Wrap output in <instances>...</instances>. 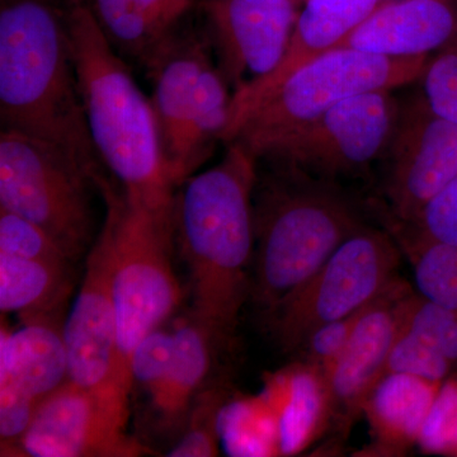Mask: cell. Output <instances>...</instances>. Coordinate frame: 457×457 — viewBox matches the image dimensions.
<instances>
[{"instance_id":"1","label":"cell","mask_w":457,"mask_h":457,"mask_svg":"<svg viewBox=\"0 0 457 457\" xmlns=\"http://www.w3.org/2000/svg\"><path fill=\"white\" fill-rule=\"evenodd\" d=\"M177 188L174 245L188 270L191 315L219 345L236 333L249 299L254 255L253 189L258 159L242 144Z\"/></svg>"},{"instance_id":"2","label":"cell","mask_w":457,"mask_h":457,"mask_svg":"<svg viewBox=\"0 0 457 457\" xmlns=\"http://www.w3.org/2000/svg\"><path fill=\"white\" fill-rule=\"evenodd\" d=\"M0 120L106 173L90 137L66 9L54 0H2Z\"/></svg>"},{"instance_id":"3","label":"cell","mask_w":457,"mask_h":457,"mask_svg":"<svg viewBox=\"0 0 457 457\" xmlns=\"http://www.w3.org/2000/svg\"><path fill=\"white\" fill-rule=\"evenodd\" d=\"M251 297L266 318L368 227L342 186L278 162L258 161Z\"/></svg>"},{"instance_id":"4","label":"cell","mask_w":457,"mask_h":457,"mask_svg":"<svg viewBox=\"0 0 457 457\" xmlns=\"http://www.w3.org/2000/svg\"><path fill=\"white\" fill-rule=\"evenodd\" d=\"M84 112L99 161L129 200L171 212V182L152 101L80 0L66 7Z\"/></svg>"},{"instance_id":"5","label":"cell","mask_w":457,"mask_h":457,"mask_svg":"<svg viewBox=\"0 0 457 457\" xmlns=\"http://www.w3.org/2000/svg\"><path fill=\"white\" fill-rule=\"evenodd\" d=\"M96 185L112 224L116 386L129 408L134 387L132 356L150 333L164 326L183 299L173 267V212H154L129 200L106 174L98 177Z\"/></svg>"},{"instance_id":"6","label":"cell","mask_w":457,"mask_h":457,"mask_svg":"<svg viewBox=\"0 0 457 457\" xmlns=\"http://www.w3.org/2000/svg\"><path fill=\"white\" fill-rule=\"evenodd\" d=\"M144 69L174 187L194 176L224 139L233 92L207 35L180 29Z\"/></svg>"},{"instance_id":"7","label":"cell","mask_w":457,"mask_h":457,"mask_svg":"<svg viewBox=\"0 0 457 457\" xmlns=\"http://www.w3.org/2000/svg\"><path fill=\"white\" fill-rule=\"evenodd\" d=\"M431 56L389 57L354 49L324 54L294 71L228 132L255 156L345 99L420 80Z\"/></svg>"},{"instance_id":"8","label":"cell","mask_w":457,"mask_h":457,"mask_svg":"<svg viewBox=\"0 0 457 457\" xmlns=\"http://www.w3.org/2000/svg\"><path fill=\"white\" fill-rule=\"evenodd\" d=\"M95 176L62 147L23 132L0 131V209L44 228L71 261L95 234Z\"/></svg>"},{"instance_id":"9","label":"cell","mask_w":457,"mask_h":457,"mask_svg":"<svg viewBox=\"0 0 457 457\" xmlns=\"http://www.w3.org/2000/svg\"><path fill=\"white\" fill-rule=\"evenodd\" d=\"M400 251L389 230L365 227L348 237L267 324L279 347L297 352L317 328L362 311L398 279Z\"/></svg>"},{"instance_id":"10","label":"cell","mask_w":457,"mask_h":457,"mask_svg":"<svg viewBox=\"0 0 457 457\" xmlns=\"http://www.w3.org/2000/svg\"><path fill=\"white\" fill-rule=\"evenodd\" d=\"M399 108L394 90L345 99L275 141L258 161L291 165L339 186L342 180L363 179L383 163Z\"/></svg>"},{"instance_id":"11","label":"cell","mask_w":457,"mask_h":457,"mask_svg":"<svg viewBox=\"0 0 457 457\" xmlns=\"http://www.w3.org/2000/svg\"><path fill=\"white\" fill-rule=\"evenodd\" d=\"M86 270L73 309L62 328L69 378L92 393L114 425L126 431L129 408L122 404L116 386L113 231L107 216L90 246Z\"/></svg>"},{"instance_id":"12","label":"cell","mask_w":457,"mask_h":457,"mask_svg":"<svg viewBox=\"0 0 457 457\" xmlns=\"http://www.w3.org/2000/svg\"><path fill=\"white\" fill-rule=\"evenodd\" d=\"M390 218L416 221L427 204L457 176V125L428 106L422 93L400 102L384 162Z\"/></svg>"},{"instance_id":"13","label":"cell","mask_w":457,"mask_h":457,"mask_svg":"<svg viewBox=\"0 0 457 457\" xmlns=\"http://www.w3.org/2000/svg\"><path fill=\"white\" fill-rule=\"evenodd\" d=\"M300 5L296 0H203L207 38L233 96L278 68Z\"/></svg>"},{"instance_id":"14","label":"cell","mask_w":457,"mask_h":457,"mask_svg":"<svg viewBox=\"0 0 457 457\" xmlns=\"http://www.w3.org/2000/svg\"><path fill=\"white\" fill-rule=\"evenodd\" d=\"M413 294L407 282L398 278L370 303L341 359L328 374L330 420L339 432L350 431L370 394L386 375L387 361L404 327Z\"/></svg>"},{"instance_id":"15","label":"cell","mask_w":457,"mask_h":457,"mask_svg":"<svg viewBox=\"0 0 457 457\" xmlns=\"http://www.w3.org/2000/svg\"><path fill=\"white\" fill-rule=\"evenodd\" d=\"M149 451L114 425L92 393L71 380L38 405L18 446L21 455L31 457H130Z\"/></svg>"},{"instance_id":"16","label":"cell","mask_w":457,"mask_h":457,"mask_svg":"<svg viewBox=\"0 0 457 457\" xmlns=\"http://www.w3.org/2000/svg\"><path fill=\"white\" fill-rule=\"evenodd\" d=\"M387 0H305L300 5L287 51L278 68L233 96L228 132L294 71L339 49L354 29ZM222 139V143H224Z\"/></svg>"},{"instance_id":"17","label":"cell","mask_w":457,"mask_h":457,"mask_svg":"<svg viewBox=\"0 0 457 457\" xmlns=\"http://www.w3.org/2000/svg\"><path fill=\"white\" fill-rule=\"evenodd\" d=\"M457 41V0H387L339 49L389 57L432 56Z\"/></svg>"},{"instance_id":"18","label":"cell","mask_w":457,"mask_h":457,"mask_svg":"<svg viewBox=\"0 0 457 457\" xmlns=\"http://www.w3.org/2000/svg\"><path fill=\"white\" fill-rule=\"evenodd\" d=\"M120 56L145 66L179 31L195 0H80Z\"/></svg>"},{"instance_id":"19","label":"cell","mask_w":457,"mask_h":457,"mask_svg":"<svg viewBox=\"0 0 457 457\" xmlns=\"http://www.w3.org/2000/svg\"><path fill=\"white\" fill-rule=\"evenodd\" d=\"M173 336L170 368L147 395L156 433L170 437L185 428L189 411L212 371L213 351L219 347L212 333L191 315L173 328Z\"/></svg>"},{"instance_id":"20","label":"cell","mask_w":457,"mask_h":457,"mask_svg":"<svg viewBox=\"0 0 457 457\" xmlns=\"http://www.w3.org/2000/svg\"><path fill=\"white\" fill-rule=\"evenodd\" d=\"M69 380L64 333L54 320L27 321L13 333L2 329L0 389L14 390L40 405Z\"/></svg>"},{"instance_id":"21","label":"cell","mask_w":457,"mask_h":457,"mask_svg":"<svg viewBox=\"0 0 457 457\" xmlns=\"http://www.w3.org/2000/svg\"><path fill=\"white\" fill-rule=\"evenodd\" d=\"M441 385L399 372L385 375L363 405L371 433L368 455H404L418 445Z\"/></svg>"},{"instance_id":"22","label":"cell","mask_w":457,"mask_h":457,"mask_svg":"<svg viewBox=\"0 0 457 457\" xmlns=\"http://www.w3.org/2000/svg\"><path fill=\"white\" fill-rule=\"evenodd\" d=\"M262 396L278 417L279 455L302 453L330 422L326 378L303 362L273 378Z\"/></svg>"},{"instance_id":"23","label":"cell","mask_w":457,"mask_h":457,"mask_svg":"<svg viewBox=\"0 0 457 457\" xmlns=\"http://www.w3.org/2000/svg\"><path fill=\"white\" fill-rule=\"evenodd\" d=\"M71 264L0 254V311L51 319L71 293Z\"/></svg>"},{"instance_id":"24","label":"cell","mask_w":457,"mask_h":457,"mask_svg":"<svg viewBox=\"0 0 457 457\" xmlns=\"http://www.w3.org/2000/svg\"><path fill=\"white\" fill-rule=\"evenodd\" d=\"M387 230L411 262L418 295L457 311V246L429 239L394 219H389Z\"/></svg>"},{"instance_id":"25","label":"cell","mask_w":457,"mask_h":457,"mask_svg":"<svg viewBox=\"0 0 457 457\" xmlns=\"http://www.w3.org/2000/svg\"><path fill=\"white\" fill-rule=\"evenodd\" d=\"M219 431L231 455H279L278 417L263 396L227 403L221 411Z\"/></svg>"},{"instance_id":"26","label":"cell","mask_w":457,"mask_h":457,"mask_svg":"<svg viewBox=\"0 0 457 457\" xmlns=\"http://www.w3.org/2000/svg\"><path fill=\"white\" fill-rule=\"evenodd\" d=\"M224 387H204L189 411L185 428L167 453L170 457H212L219 455V420L227 404Z\"/></svg>"},{"instance_id":"27","label":"cell","mask_w":457,"mask_h":457,"mask_svg":"<svg viewBox=\"0 0 457 457\" xmlns=\"http://www.w3.org/2000/svg\"><path fill=\"white\" fill-rule=\"evenodd\" d=\"M0 254L55 263L73 262L44 228L5 209H0Z\"/></svg>"},{"instance_id":"28","label":"cell","mask_w":457,"mask_h":457,"mask_svg":"<svg viewBox=\"0 0 457 457\" xmlns=\"http://www.w3.org/2000/svg\"><path fill=\"white\" fill-rule=\"evenodd\" d=\"M405 327L425 339L457 366V311L445 308L414 293L409 300Z\"/></svg>"},{"instance_id":"29","label":"cell","mask_w":457,"mask_h":457,"mask_svg":"<svg viewBox=\"0 0 457 457\" xmlns=\"http://www.w3.org/2000/svg\"><path fill=\"white\" fill-rule=\"evenodd\" d=\"M453 369L449 360L425 339L409 330L404 323L387 361L386 374L399 372L433 383H444Z\"/></svg>"},{"instance_id":"30","label":"cell","mask_w":457,"mask_h":457,"mask_svg":"<svg viewBox=\"0 0 457 457\" xmlns=\"http://www.w3.org/2000/svg\"><path fill=\"white\" fill-rule=\"evenodd\" d=\"M420 80L428 106L457 125V41L429 57Z\"/></svg>"},{"instance_id":"31","label":"cell","mask_w":457,"mask_h":457,"mask_svg":"<svg viewBox=\"0 0 457 457\" xmlns=\"http://www.w3.org/2000/svg\"><path fill=\"white\" fill-rule=\"evenodd\" d=\"M366 308L317 328L297 350L302 353L303 362L326 378L341 359Z\"/></svg>"},{"instance_id":"32","label":"cell","mask_w":457,"mask_h":457,"mask_svg":"<svg viewBox=\"0 0 457 457\" xmlns=\"http://www.w3.org/2000/svg\"><path fill=\"white\" fill-rule=\"evenodd\" d=\"M418 446L425 453L457 456V378L442 383Z\"/></svg>"},{"instance_id":"33","label":"cell","mask_w":457,"mask_h":457,"mask_svg":"<svg viewBox=\"0 0 457 457\" xmlns=\"http://www.w3.org/2000/svg\"><path fill=\"white\" fill-rule=\"evenodd\" d=\"M173 329L163 327L144 339L137 345L131 360L132 385L137 384L149 395L158 386L170 368L173 356Z\"/></svg>"},{"instance_id":"34","label":"cell","mask_w":457,"mask_h":457,"mask_svg":"<svg viewBox=\"0 0 457 457\" xmlns=\"http://www.w3.org/2000/svg\"><path fill=\"white\" fill-rule=\"evenodd\" d=\"M408 225L429 239L457 246V176L426 204L416 221Z\"/></svg>"},{"instance_id":"35","label":"cell","mask_w":457,"mask_h":457,"mask_svg":"<svg viewBox=\"0 0 457 457\" xmlns=\"http://www.w3.org/2000/svg\"><path fill=\"white\" fill-rule=\"evenodd\" d=\"M297 3H299V4H303V2H305V0H296Z\"/></svg>"}]
</instances>
